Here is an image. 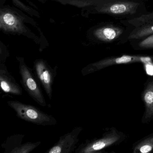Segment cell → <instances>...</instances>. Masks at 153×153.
<instances>
[{"instance_id":"1","label":"cell","mask_w":153,"mask_h":153,"mask_svg":"<svg viewBox=\"0 0 153 153\" xmlns=\"http://www.w3.org/2000/svg\"><path fill=\"white\" fill-rule=\"evenodd\" d=\"M16 7L9 5L0 6V30L8 35L24 36L40 46V51L49 46L46 38L39 37L26 25L29 24L37 28L40 35L44 36L36 21Z\"/></svg>"},{"instance_id":"2","label":"cell","mask_w":153,"mask_h":153,"mask_svg":"<svg viewBox=\"0 0 153 153\" xmlns=\"http://www.w3.org/2000/svg\"><path fill=\"white\" fill-rule=\"evenodd\" d=\"M81 15L103 14L126 19L147 13L142 0H96L92 5L81 9Z\"/></svg>"},{"instance_id":"3","label":"cell","mask_w":153,"mask_h":153,"mask_svg":"<svg viewBox=\"0 0 153 153\" xmlns=\"http://www.w3.org/2000/svg\"><path fill=\"white\" fill-rule=\"evenodd\" d=\"M7 103L16 112L18 118L25 121L44 126L57 124V120L53 115L44 112L34 105L26 104L17 100H10Z\"/></svg>"},{"instance_id":"4","label":"cell","mask_w":153,"mask_h":153,"mask_svg":"<svg viewBox=\"0 0 153 153\" xmlns=\"http://www.w3.org/2000/svg\"><path fill=\"white\" fill-rule=\"evenodd\" d=\"M19 64L20 82L22 86L29 96L37 104L43 107L47 104L40 86L37 83L35 75L31 69L27 65L25 58L16 57Z\"/></svg>"},{"instance_id":"5","label":"cell","mask_w":153,"mask_h":153,"mask_svg":"<svg viewBox=\"0 0 153 153\" xmlns=\"http://www.w3.org/2000/svg\"><path fill=\"white\" fill-rule=\"evenodd\" d=\"M57 69L58 67L53 68L43 59H36L33 62L36 77L51 100L52 97V86L57 75Z\"/></svg>"},{"instance_id":"6","label":"cell","mask_w":153,"mask_h":153,"mask_svg":"<svg viewBox=\"0 0 153 153\" xmlns=\"http://www.w3.org/2000/svg\"><path fill=\"white\" fill-rule=\"evenodd\" d=\"M124 30L110 24H101L89 28L87 32L88 39L97 43H109L123 36Z\"/></svg>"},{"instance_id":"7","label":"cell","mask_w":153,"mask_h":153,"mask_svg":"<svg viewBox=\"0 0 153 153\" xmlns=\"http://www.w3.org/2000/svg\"><path fill=\"white\" fill-rule=\"evenodd\" d=\"M151 60L152 58L149 57H140L129 55H123L118 58H108L101 60L94 63L88 64L82 69L81 73L83 76H85L112 65L123 64L137 62H149L151 61Z\"/></svg>"},{"instance_id":"8","label":"cell","mask_w":153,"mask_h":153,"mask_svg":"<svg viewBox=\"0 0 153 153\" xmlns=\"http://www.w3.org/2000/svg\"><path fill=\"white\" fill-rule=\"evenodd\" d=\"M82 130V127H76L71 132L60 136L58 142L46 153H71L74 152L76 149V144L79 140V136Z\"/></svg>"},{"instance_id":"9","label":"cell","mask_w":153,"mask_h":153,"mask_svg":"<svg viewBox=\"0 0 153 153\" xmlns=\"http://www.w3.org/2000/svg\"><path fill=\"white\" fill-rule=\"evenodd\" d=\"M24 134H15L7 139L1 146L5 149L4 153H29L41 144V141L22 143Z\"/></svg>"},{"instance_id":"10","label":"cell","mask_w":153,"mask_h":153,"mask_svg":"<svg viewBox=\"0 0 153 153\" xmlns=\"http://www.w3.org/2000/svg\"><path fill=\"white\" fill-rule=\"evenodd\" d=\"M120 137L117 133L112 132L99 139L82 143L76 149L75 152L76 153H95L114 144Z\"/></svg>"},{"instance_id":"11","label":"cell","mask_w":153,"mask_h":153,"mask_svg":"<svg viewBox=\"0 0 153 153\" xmlns=\"http://www.w3.org/2000/svg\"><path fill=\"white\" fill-rule=\"evenodd\" d=\"M0 82L1 89L5 93L16 96L23 94L22 88L9 72L4 63H0Z\"/></svg>"},{"instance_id":"12","label":"cell","mask_w":153,"mask_h":153,"mask_svg":"<svg viewBox=\"0 0 153 153\" xmlns=\"http://www.w3.org/2000/svg\"><path fill=\"white\" fill-rule=\"evenodd\" d=\"M152 34H153V23L132 28L128 35L124 36H126V39L124 40L138 41Z\"/></svg>"},{"instance_id":"13","label":"cell","mask_w":153,"mask_h":153,"mask_svg":"<svg viewBox=\"0 0 153 153\" xmlns=\"http://www.w3.org/2000/svg\"><path fill=\"white\" fill-rule=\"evenodd\" d=\"M121 23L127 27H132V28L153 23V12L146 13L134 18L123 20L121 21Z\"/></svg>"},{"instance_id":"14","label":"cell","mask_w":153,"mask_h":153,"mask_svg":"<svg viewBox=\"0 0 153 153\" xmlns=\"http://www.w3.org/2000/svg\"><path fill=\"white\" fill-rule=\"evenodd\" d=\"M143 98L146 106V118H150L153 116V83L146 88Z\"/></svg>"},{"instance_id":"15","label":"cell","mask_w":153,"mask_h":153,"mask_svg":"<svg viewBox=\"0 0 153 153\" xmlns=\"http://www.w3.org/2000/svg\"><path fill=\"white\" fill-rule=\"evenodd\" d=\"M8 0H0V6L4 5ZM13 3L15 7L21 10L26 14H28L31 17L34 16L39 18L41 17L40 14L36 10L32 7L27 6L22 2L21 0H10Z\"/></svg>"},{"instance_id":"16","label":"cell","mask_w":153,"mask_h":153,"mask_svg":"<svg viewBox=\"0 0 153 153\" xmlns=\"http://www.w3.org/2000/svg\"><path fill=\"white\" fill-rule=\"evenodd\" d=\"M153 149V136L145 140L139 144L134 151L141 153H147L150 152Z\"/></svg>"},{"instance_id":"17","label":"cell","mask_w":153,"mask_h":153,"mask_svg":"<svg viewBox=\"0 0 153 153\" xmlns=\"http://www.w3.org/2000/svg\"><path fill=\"white\" fill-rule=\"evenodd\" d=\"M137 41L138 42L137 46L140 49H151L153 48V34L142 39Z\"/></svg>"},{"instance_id":"18","label":"cell","mask_w":153,"mask_h":153,"mask_svg":"<svg viewBox=\"0 0 153 153\" xmlns=\"http://www.w3.org/2000/svg\"><path fill=\"white\" fill-rule=\"evenodd\" d=\"M10 53L7 46L1 42H0V63H4Z\"/></svg>"},{"instance_id":"19","label":"cell","mask_w":153,"mask_h":153,"mask_svg":"<svg viewBox=\"0 0 153 153\" xmlns=\"http://www.w3.org/2000/svg\"><path fill=\"white\" fill-rule=\"evenodd\" d=\"M37 1L42 4H45V3L49 1V0H37ZM93 1H96V0H93Z\"/></svg>"}]
</instances>
